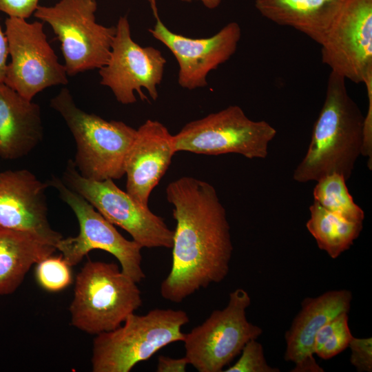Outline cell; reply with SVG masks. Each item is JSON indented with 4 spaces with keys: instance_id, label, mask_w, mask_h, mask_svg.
I'll return each instance as SVG.
<instances>
[{
    "instance_id": "1",
    "label": "cell",
    "mask_w": 372,
    "mask_h": 372,
    "mask_svg": "<svg viewBox=\"0 0 372 372\" xmlns=\"http://www.w3.org/2000/svg\"><path fill=\"white\" fill-rule=\"evenodd\" d=\"M166 197L176 224L172 267L161 285V294L180 303L226 278L233 245L226 210L210 183L182 176L167 185Z\"/></svg>"
},
{
    "instance_id": "2",
    "label": "cell",
    "mask_w": 372,
    "mask_h": 372,
    "mask_svg": "<svg viewBox=\"0 0 372 372\" xmlns=\"http://www.w3.org/2000/svg\"><path fill=\"white\" fill-rule=\"evenodd\" d=\"M364 119L348 93L345 79L331 72L310 143L294 169L293 179L304 183L337 174L347 181L362 155Z\"/></svg>"
},
{
    "instance_id": "3",
    "label": "cell",
    "mask_w": 372,
    "mask_h": 372,
    "mask_svg": "<svg viewBox=\"0 0 372 372\" xmlns=\"http://www.w3.org/2000/svg\"><path fill=\"white\" fill-rule=\"evenodd\" d=\"M50 105L65 121L76 145L74 164L83 177L94 180L119 179L136 130L120 121H107L87 113L75 103L70 91L63 87Z\"/></svg>"
},
{
    "instance_id": "4",
    "label": "cell",
    "mask_w": 372,
    "mask_h": 372,
    "mask_svg": "<svg viewBox=\"0 0 372 372\" xmlns=\"http://www.w3.org/2000/svg\"><path fill=\"white\" fill-rule=\"evenodd\" d=\"M189 321L187 313L180 309L156 308L145 315H129L118 327L94 338L92 371H130L165 346L183 342L182 327Z\"/></svg>"
},
{
    "instance_id": "5",
    "label": "cell",
    "mask_w": 372,
    "mask_h": 372,
    "mask_svg": "<svg viewBox=\"0 0 372 372\" xmlns=\"http://www.w3.org/2000/svg\"><path fill=\"white\" fill-rule=\"evenodd\" d=\"M142 304L137 283L116 263L89 260L76 277L69 310L73 326L97 335L118 327Z\"/></svg>"
},
{
    "instance_id": "6",
    "label": "cell",
    "mask_w": 372,
    "mask_h": 372,
    "mask_svg": "<svg viewBox=\"0 0 372 372\" xmlns=\"http://www.w3.org/2000/svg\"><path fill=\"white\" fill-rule=\"evenodd\" d=\"M96 0H60L39 6L34 16L47 23L61 44L68 75L100 69L107 63L116 26L96 21Z\"/></svg>"
},
{
    "instance_id": "7",
    "label": "cell",
    "mask_w": 372,
    "mask_h": 372,
    "mask_svg": "<svg viewBox=\"0 0 372 372\" xmlns=\"http://www.w3.org/2000/svg\"><path fill=\"white\" fill-rule=\"evenodd\" d=\"M276 130L265 121H254L238 105L185 124L174 136L176 152L206 155L238 154L247 158H265Z\"/></svg>"
},
{
    "instance_id": "8",
    "label": "cell",
    "mask_w": 372,
    "mask_h": 372,
    "mask_svg": "<svg viewBox=\"0 0 372 372\" xmlns=\"http://www.w3.org/2000/svg\"><path fill=\"white\" fill-rule=\"evenodd\" d=\"M250 304L248 292L238 288L229 293L225 308L213 311L202 324L185 333L189 364L199 372L223 371L247 342L258 339L262 329L247 318Z\"/></svg>"
},
{
    "instance_id": "9",
    "label": "cell",
    "mask_w": 372,
    "mask_h": 372,
    "mask_svg": "<svg viewBox=\"0 0 372 372\" xmlns=\"http://www.w3.org/2000/svg\"><path fill=\"white\" fill-rule=\"evenodd\" d=\"M58 192L60 198L74 213L79 225L75 237H63L56 249L72 267L76 265L93 249H101L113 255L119 262L121 271L135 282L145 278L142 269V247L134 240L125 238L83 197L70 189L63 180L52 176L48 182Z\"/></svg>"
},
{
    "instance_id": "10",
    "label": "cell",
    "mask_w": 372,
    "mask_h": 372,
    "mask_svg": "<svg viewBox=\"0 0 372 372\" xmlns=\"http://www.w3.org/2000/svg\"><path fill=\"white\" fill-rule=\"evenodd\" d=\"M61 180L110 223L130 234L143 248L172 247L174 230L163 218L118 187L112 179L86 178L79 173L73 161L69 160Z\"/></svg>"
},
{
    "instance_id": "11",
    "label": "cell",
    "mask_w": 372,
    "mask_h": 372,
    "mask_svg": "<svg viewBox=\"0 0 372 372\" xmlns=\"http://www.w3.org/2000/svg\"><path fill=\"white\" fill-rule=\"evenodd\" d=\"M5 27L10 57L5 84L28 100L48 87L68 84L65 67L48 41L43 23L8 17Z\"/></svg>"
},
{
    "instance_id": "12",
    "label": "cell",
    "mask_w": 372,
    "mask_h": 372,
    "mask_svg": "<svg viewBox=\"0 0 372 372\" xmlns=\"http://www.w3.org/2000/svg\"><path fill=\"white\" fill-rule=\"evenodd\" d=\"M166 62L158 49L135 42L127 16L120 17L109 59L99 70L100 83L109 87L117 101L123 105L136 101L135 92L141 100H148L143 89L156 101Z\"/></svg>"
},
{
    "instance_id": "13",
    "label": "cell",
    "mask_w": 372,
    "mask_h": 372,
    "mask_svg": "<svg viewBox=\"0 0 372 372\" xmlns=\"http://www.w3.org/2000/svg\"><path fill=\"white\" fill-rule=\"evenodd\" d=\"M324 64L364 83L372 74V0H345L320 44Z\"/></svg>"
},
{
    "instance_id": "14",
    "label": "cell",
    "mask_w": 372,
    "mask_h": 372,
    "mask_svg": "<svg viewBox=\"0 0 372 372\" xmlns=\"http://www.w3.org/2000/svg\"><path fill=\"white\" fill-rule=\"evenodd\" d=\"M155 18L148 31L173 54L178 65V83L189 90L207 85L209 73L235 54L241 38V28L235 21L209 37L194 39L171 31L158 14Z\"/></svg>"
},
{
    "instance_id": "15",
    "label": "cell",
    "mask_w": 372,
    "mask_h": 372,
    "mask_svg": "<svg viewBox=\"0 0 372 372\" xmlns=\"http://www.w3.org/2000/svg\"><path fill=\"white\" fill-rule=\"evenodd\" d=\"M48 186L28 169L0 172V227L32 233L56 247L63 236L48 221Z\"/></svg>"
},
{
    "instance_id": "16",
    "label": "cell",
    "mask_w": 372,
    "mask_h": 372,
    "mask_svg": "<svg viewBox=\"0 0 372 372\" xmlns=\"http://www.w3.org/2000/svg\"><path fill=\"white\" fill-rule=\"evenodd\" d=\"M174 136L161 122L148 119L137 130L125 161L126 192L149 207L151 192L176 154Z\"/></svg>"
},
{
    "instance_id": "17",
    "label": "cell",
    "mask_w": 372,
    "mask_h": 372,
    "mask_svg": "<svg viewBox=\"0 0 372 372\" xmlns=\"http://www.w3.org/2000/svg\"><path fill=\"white\" fill-rule=\"evenodd\" d=\"M353 299L347 289L332 290L307 297L285 335L284 358L294 364L292 372H324L314 358L315 338L327 322L342 313H349Z\"/></svg>"
},
{
    "instance_id": "18",
    "label": "cell",
    "mask_w": 372,
    "mask_h": 372,
    "mask_svg": "<svg viewBox=\"0 0 372 372\" xmlns=\"http://www.w3.org/2000/svg\"><path fill=\"white\" fill-rule=\"evenodd\" d=\"M43 137L39 105L0 83V157L21 158L30 153Z\"/></svg>"
},
{
    "instance_id": "19",
    "label": "cell",
    "mask_w": 372,
    "mask_h": 372,
    "mask_svg": "<svg viewBox=\"0 0 372 372\" xmlns=\"http://www.w3.org/2000/svg\"><path fill=\"white\" fill-rule=\"evenodd\" d=\"M342 2L335 0H255L260 14L304 34L320 45Z\"/></svg>"
},
{
    "instance_id": "20",
    "label": "cell",
    "mask_w": 372,
    "mask_h": 372,
    "mask_svg": "<svg viewBox=\"0 0 372 372\" xmlns=\"http://www.w3.org/2000/svg\"><path fill=\"white\" fill-rule=\"evenodd\" d=\"M56 250L32 233L0 227V296L14 293L30 267Z\"/></svg>"
},
{
    "instance_id": "21",
    "label": "cell",
    "mask_w": 372,
    "mask_h": 372,
    "mask_svg": "<svg viewBox=\"0 0 372 372\" xmlns=\"http://www.w3.org/2000/svg\"><path fill=\"white\" fill-rule=\"evenodd\" d=\"M310 217L306 223L318 248L335 259L348 250L359 237L363 223L348 220L313 200L309 207Z\"/></svg>"
},
{
    "instance_id": "22",
    "label": "cell",
    "mask_w": 372,
    "mask_h": 372,
    "mask_svg": "<svg viewBox=\"0 0 372 372\" xmlns=\"http://www.w3.org/2000/svg\"><path fill=\"white\" fill-rule=\"evenodd\" d=\"M313 189V199L324 209L344 218L363 223L364 212L353 200L341 175L332 174L318 181Z\"/></svg>"
},
{
    "instance_id": "23",
    "label": "cell",
    "mask_w": 372,
    "mask_h": 372,
    "mask_svg": "<svg viewBox=\"0 0 372 372\" xmlns=\"http://www.w3.org/2000/svg\"><path fill=\"white\" fill-rule=\"evenodd\" d=\"M349 313H342L323 325L318 331L314 353L329 360L344 351L353 337L349 327Z\"/></svg>"
},
{
    "instance_id": "24",
    "label": "cell",
    "mask_w": 372,
    "mask_h": 372,
    "mask_svg": "<svg viewBox=\"0 0 372 372\" xmlns=\"http://www.w3.org/2000/svg\"><path fill=\"white\" fill-rule=\"evenodd\" d=\"M35 277L38 284L49 292H59L72 282L71 266L62 256H49L37 264Z\"/></svg>"
},
{
    "instance_id": "25",
    "label": "cell",
    "mask_w": 372,
    "mask_h": 372,
    "mask_svg": "<svg viewBox=\"0 0 372 372\" xmlns=\"http://www.w3.org/2000/svg\"><path fill=\"white\" fill-rule=\"evenodd\" d=\"M253 339L244 346L241 355L225 372H280L278 368L270 366L265 356L261 343Z\"/></svg>"
},
{
    "instance_id": "26",
    "label": "cell",
    "mask_w": 372,
    "mask_h": 372,
    "mask_svg": "<svg viewBox=\"0 0 372 372\" xmlns=\"http://www.w3.org/2000/svg\"><path fill=\"white\" fill-rule=\"evenodd\" d=\"M349 347L351 364L359 372L372 371V338L353 337Z\"/></svg>"
},
{
    "instance_id": "27",
    "label": "cell",
    "mask_w": 372,
    "mask_h": 372,
    "mask_svg": "<svg viewBox=\"0 0 372 372\" xmlns=\"http://www.w3.org/2000/svg\"><path fill=\"white\" fill-rule=\"evenodd\" d=\"M364 84L366 88L368 108L364 119V137L362 155L368 157V168L372 169V74Z\"/></svg>"
},
{
    "instance_id": "28",
    "label": "cell",
    "mask_w": 372,
    "mask_h": 372,
    "mask_svg": "<svg viewBox=\"0 0 372 372\" xmlns=\"http://www.w3.org/2000/svg\"><path fill=\"white\" fill-rule=\"evenodd\" d=\"M39 0H0V11L8 17L29 18L39 6Z\"/></svg>"
},
{
    "instance_id": "29",
    "label": "cell",
    "mask_w": 372,
    "mask_h": 372,
    "mask_svg": "<svg viewBox=\"0 0 372 372\" xmlns=\"http://www.w3.org/2000/svg\"><path fill=\"white\" fill-rule=\"evenodd\" d=\"M189 362L185 357L173 358L160 355L158 358L156 371L158 372H185Z\"/></svg>"
},
{
    "instance_id": "30",
    "label": "cell",
    "mask_w": 372,
    "mask_h": 372,
    "mask_svg": "<svg viewBox=\"0 0 372 372\" xmlns=\"http://www.w3.org/2000/svg\"><path fill=\"white\" fill-rule=\"evenodd\" d=\"M8 45L5 32L0 23V83H4L8 65Z\"/></svg>"
},
{
    "instance_id": "31",
    "label": "cell",
    "mask_w": 372,
    "mask_h": 372,
    "mask_svg": "<svg viewBox=\"0 0 372 372\" xmlns=\"http://www.w3.org/2000/svg\"><path fill=\"white\" fill-rule=\"evenodd\" d=\"M183 2L190 3L192 1H200L202 4L208 9H215L219 6L223 0H179Z\"/></svg>"
},
{
    "instance_id": "32",
    "label": "cell",
    "mask_w": 372,
    "mask_h": 372,
    "mask_svg": "<svg viewBox=\"0 0 372 372\" xmlns=\"http://www.w3.org/2000/svg\"><path fill=\"white\" fill-rule=\"evenodd\" d=\"M146 1H147L150 3L154 17L158 15V14L156 5V0H146Z\"/></svg>"
},
{
    "instance_id": "33",
    "label": "cell",
    "mask_w": 372,
    "mask_h": 372,
    "mask_svg": "<svg viewBox=\"0 0 372 372\" xmlns=\"http://www.w3.org/2000/svg\"><path fill=\"white\" fill-rule=\"evenodd\" d=\"M335 1H340V2H343L345 0H335Z\"/></svg>"
}]
</instances>
